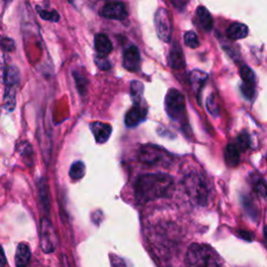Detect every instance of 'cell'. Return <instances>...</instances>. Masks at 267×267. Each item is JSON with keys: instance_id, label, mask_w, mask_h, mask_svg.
Returning <instances> with one entry per match:
<instances>
[{"instance_id": "1", "label": "cell", "mask_w": 267, "mask_h": 267, "mask_svg": "<svg viewBox=\"0 0 267 267\" xmlns=\"http://www.w3.org/2000/svg\"><path fill=\"white\" fill-rule=\"evenodd\" d=\"M174 180L165 174H149L140 176L134 186L135 199L140 205L159 199L171 197Z\"/></svg>"}, {"instance_id": "2", "label": "cell", "mask_w": 267, "mask_h": 267, "mask_svg": "<svg viewBox=\"0 0 267 267\" xmlns=\"http://www.w3.org/2000/svg\"><path fill=\"white\" fill-rule=\"evenodd\" d=\"M186 265L187 267H221V261L211 247L194 244L187 251Z\"/></svg>"}, {"instance_id": "3", "label": "cell", "mask_w": 267, "mask_h": 267, "mask_svg": "<svg viewBox=\"0 0 267 267\" xmlns=\"http://www.w3.org/2000/svg\"><path fill=\"white\" fill-rule=\"evenodd\" d=\"M139 161L149 166H168L173 161L172 155L155 144L142 145L138 153Z\"/></svg>"}, {"instance_id": "4", "label": "cell", "mask_w": 267, "mask_h": 267, "mask_svg": "<svg viewBox=\"0 0 267 267\" xmlns=\"http://www.w3.org/2000/svg\"><path fill=\"white\" fill-rule=\"evenodd\" d=\"M184 187L188 197L197 205L205 206L208 203V186L200 175L194 173L187 175L184 179Z\"/></svg>"}, {"instance_id": "5", "label": "cell", "mask_w": 267, "mask_h": 267, "mask_svg": "<svg viewBox=\"0 0 267 267\" xmlns=\"http://www.w3.org/2000/svg\"><path fill=\"white\" fill-rule=\"evenodd\" d=\"M165 108L168 116L174 121L185 125L187 121L186 102L184 95L177 89H171L165 97Z\"/></svg>"}, {"instance_id": "6", "label": "cell", "mask_w": 267, "mask_h": 267, "mask_svg": "<svg viewBox=\"0 0 267 267\" xmlns=\"http://www.w3.org/2000/svg\"><path fill=\"white\" fill-rule=\"evenodd\" d=\"M155 28L158 37L165 43H168L172 39L173 27L169 13L166 9L160 8L155 14Z\"/></svg>"}, {"instance_id": "7", "label": "cell", "mask_w": 267, "mask_h": 267, "mask_svg": "<svg viewBox=\"0 0 267 267\" xmlns=\"http://www.w3.org/2000/svg\"><path fill=\"white\" fill-rule=\"evenodd\" d=\"M56 233L52 223L43 218L40 227V245L44 253L51 254L56 250Z\"/></svg>"}, {"instance_id": "8", "label": "cell", "mask_w": 267, "mask_h": 267, "mask_svg": "<svg viewBox=\"0 0 267 267\" xmlns=\"http://www.w3.org/2000/svg\"><path fill=\"white\" fill-rule=\"evenodd\" d=\"M239 74L242 79V82H244V84L241 86L242 94H244L248 100L252 101L255 97V91H256L255 74L247 65H242L239 68Z\"/></svg>"}, {"instance_id": "9", "label": "cell", "mask_w": 267, "mask_h": 267, "mask_svg": "<svg viewBox=\"0 0 267 267\" xmlns=\"http://www.w3.org/2000/svg\"><path fill=\"white\" fill-rule=\"evenodd\" d=\"M101 16L112 20H125L128 17V11L123 3H107L101 10Z\"/></svg>"}, {"instance_id": "10", "label": "cell", "mask_w": 267, "mask_h": 267, "mask_svg": "<svg viewBox=\"0 0 267 267\" xmlns=\"http://www.w3.org/2000/svg\"><path fill=\"white\" fill-rule=\"evenodd\" d=\"M140 62L141 59H140L139 50L135 45L130 46L124 54V60H123L124 67L129 71L135 72L139 70Z\"/></svg>"}, {"instance_id": "11", "label": "cell", "mask_w": 267, "mask_h": 267, "mask_svg": "<svg viewBox=\"0 0 267 267\" xmlns=\"http://www.w3.org/2000/svg\"><path fill=\"white\" fill-rule=\"evenodd\" d=\"M148 114V109L142 106H134L126 115L125 124L128 128H135L145 120Z\"/></svg>"}, {"instance_id": "12", "label": "cell", "mask_w": 267, "mask_h": 267, "mask_svg": "<svg viewBox=\"0 0 267 267\" xmlns=\"http://www.w3.org/2000/svg\"><path fill=\"white\" fill-rule=\"evenodd\" d=\"M90 129L94 136L95 141L100 144L106 143L112 134V127L108 124L100 123V121L92 123L90 125Z\"/></svg>"}, {"instance_id": "13", "label": "cell", "mask_w": 267, "mask_h": 267, "mask_svg": "<svg viewBox=\"0 0 267 267\" xmlns=\"http://www.w3.org/2000/svg\"><path fill=\"white\" fill-rule=\"evenodd\" d=\"M94 46L95 51L99 56L107 57L113 51V45L111 40L105 34H97L94 38Z\"/></svg>"}, {"instance_id": "14", "label": "cell", "mask_w": 267, "mask_h": 267, "mask_svg": "<svg viewBox=\"0 0 267 267\" xmlns=\"http://www.w3.org/2000/svg\"><path fill=\"white\" fill-rule=\"evenodd\" d=\"M208 80V75L204 71L201 70H193L191 71V74L189 76V81L191 84V88L194 91V93L197 94L198 99L200 100V93L205 85V83Z\"/></svg>"}, {"instance_id": "15", "label": "cell", "mask_w": 267, "mask_h": 267, "mask_svg": "<svg viewBox=\"0 0 267 267\" xmlns=\"http://www.w3.org/2000/svg\"><path fill=\"white\" fill-rule=\"evenodd\" d=\"M169 65L174 69H183L185 67V60L182 47L178 42H175L169 53Z\"/></svg>"}, {"instance_id": "16", "label": "cell", "mask_w": 267, "mask_h": 267, "mask_svg": "<svg viewBox=\"0 0 267 267\" xmlns=\"http://www.w3.org/2000/svg\"><path fill=\"white\" fill-rule=\"evenodd\" d=\"M31 260V249L27 244H19L16 251V267H27Z\"/></svg>"}, {"instance_id": "17", "label": "cell", "mask_w": 267, "mask_h": 267, "mask_svg": "<svg viewBox=\"0 0 267 267\" xmlns=\"http://www.w3.org/2000/svg\"><path fill=\"white\" fill-rule=\"evenodd\" d=\"M249 35V28L244 23H239L235 22L229 27L227 30V36L231 40H240V39H245Z\"/></svg>"}, {"instance_id": "18", "label": "cell", "mask_w": 267, "mask_h": 267, "mask_svg": "<svg viewBox=\"0 0 267 267\" xmlns=\"http://www.w3.org/2000/svg\"><path fill=\"white\" fill-rule=\"evenodd\" d=\"M197 17L199 19L200 26L202 29L206 32H209L212 30L213 27V18L209 11L205 7H199L197 10Z\"/></svg>"}, {"instance_id": "19", "label": "cell", "mask_w": 267, "mask_h": 267, "mask_svg": "<svg viewBox=\"0 0 267 267\" xmlns=\"http://www.w3.org/2000/svg\"><path fill=\"white\" fill-rule=\"evenodd\" d=\"M225 161L226 164L233 168L236 167L240 162V153L235 144H229L225 150Z\"/></svg>"}, {"instance_id": "20", "label": "cell", "mask_w": 267, "mask_h": 267, "mask_svg": "<svg viewBox=\"0 0 267 267\" xmlns=\"http://www.w3.org/2000/svg\"><path fill=\"white\" fill-rule=\"evenodd\" d=\"M20 82V76L19 71L16 67L11 66L6 70L5 75V83H6V88H17L18 84Z\"/></svg>"}, {"instance_id": "21", "label": "cell", "mask_w": 267, "mask_h": 267, "mask_svg": "<svg viewBox=\"0 0 267 267\" xmlns=\"http://www.w3.org/2000/svg\"><path fill=\"white\" fill-rule=\"evenodd\" d=\"M144 87L141 82L133 81L131 84V96L134 102V106H142Z\"/></svg>"}, {"instance_id": "22", "label": "cell", "mask_w": 267, "mask_h": 267, "mask_svg": "<svg viewBox=\"0 0 267 267\" xmlns=\"http://www.w3.org/2000/svg\"><path fill=\"white\" fill-rule=\"evenodd\" d=\"M85 174H86V166L82 161H77L71 165L69 176L72 180L75 181L81 180L84 178Z\"/></svg>"}, {"instance_id": "23", "label": "cell", "mask_w": 267, "mask_h": 267, "mask_svg": "<svg viewBox=\"0 0 267 267\" xmlns=\"http://www.w3.org/2000/svg\"><path fill=\"white\" fill-rule=\"evenodd\" d=\"M38 189H39V192H40V200H41L44 208L46 210H48V209H50V198H48L50 193H48L47 185H46V183L43 179L40 180V182L38 184Z\"/></svg>"}, {"instance_id": "24", "label": "cell", "mask_w": 267, "mask_h": 267, "mask_svg": "<svg viewBox=\"0 0 267 267\" xmlns=\"http://www.w3.org/2000/svg\"><path fill=\"white\" fill-rule=\"evenodd\" d=\"M235 145L239 152H246L251 147V137L246 133L240 134L236 140Z\"/></svg>"}, {"instance_id": "25", "label": "cell", "mask_w": 267, "mask_h": 267, "mask_svg": "<svg viewBox=\"0 0 267 267\" xmlns=\"http://www.w3.org/2000/svg\"><path fill=\"white\" fill-rule=\"evenodd\" d=\"M37 12L40 15V17L44 20L51 21V22H58L60 20V15L57 11H48V10H42L40 7H37Z\"/></svg>"}, {"instance_id": "26", "label": "cell", "mask_w": 267, "mask_h": 267, "mask_svg": "<svg viewBox=\"0 0 267 267\" xmlns=\"http://www.w3.org/2000/svg\"><path fill=\"white\" fill-rule=\"evenodd\" d=\"M206 106H207L208 112H209L212 116L217 117L218 115H220V109H218V105H217V102H216V99H215V95H214V94H211L210 96H208Z\"/></svg>"}, {"instance_id": "27", "label": "cell", "mask_w": 267, "mask_h": 267, "mask_svg": "<svg viewBox=\"0 0 267 267\" xmlns=\"http://www.w3.org/2000/svg\"><path fill=\"white\" fill-rule=\"evenodd\" d=\"M184 41L186 46H188L189 48H198L200 46V41L199 38L197 36V34L194 32H187L184 35Z\"/></svg>"}, {"instance_id": "28", "label": "cell", "mask_w": 267, "mask_h": 267, "mask_svg": "<svg viewBox=\"0 0 267 267\" xmlns=\"http://www.w3.org/2000/svg\"><path fill=\"white\" fill-rule=\"evenodd\" d=\"M20 155L24 158H27V159H31L33 160V148H32V145L27 143V142H22L20 143V150H18Z\"/></svg>"}, {"instance_id": "29", "label": "cell", "mask_w": 267, "mask_h": 267, "mask_svg": "<svg viewBox=\"0 0 267 267\" xmlns=\"http://www.w3.org/2000/svg\"><path fill=\"white\" fill-rule=\"evenodd\" d=\"M0 46H2L3 51L8 52V53L14 52L15 48H16L15 41L12 40V39H10V38H4V39L2 40V42H0Z\"/></svg>"}, {"instance_id": "30", "label": "cell", "mask_w": 267, "mask_h": 267, "mask_svg": "<svg viewBox=\"0 0 267 267\" xmlns=\"http://www.w3.org/2000/svg\"><path fill=\"white\" fill-rule=\"evenodd\" d=\"M255 190L260 197L262 198L267 197V184L264 180L260 179L259 181H257V183L255 184Z\"/></svg>"}, {"instance_id": "31", "label": "cell", "mask_w": 267, "mask_h": 267, "mask_svg": "<svg viewBox=\"0 0 267 267\" xmlns=\"http://www.w3.org/2000/svg\"><path fill=\"white\" fill-rule=\"evenodd\" d=\"M96 65L99 66L100 69L102 70H109L111 68V63L107 59V57H102V56H97L95 59Z\"/></svg>"}, {"instance_id": "32", "label": "cell", "mask_w": 267, "mask_h": 267, "mask_svg": "<svg viewBox=\"0 0 267 267\" xmlns=\"http://www.w3.org/2000/svg\"><path fill=\"white\" fill-rule=\"evenodd\" d=\"M111 265L112 267H128L126 262L116 255H111Z\"/></svg>"}, {"instance_id": "33", "label": "cell", "mask_w": 267, "mask_h": 267, "mask_svg": "<svg viewBox=\"0 0 267 267\" xmlns=\"http://www.w3.org/2000/svg\"><path fill=\"white\" fill-rule=\"evenodd\" d=\"M7 264V258L3 251V248L0 247V267H5Z\"/></svg>"}, {"instance_id": "34", "label": "cell", "mask_w": 267, "mask_h": 267, "mask_svg": "<svg viewBox=\"0 0 267 267\" xmlns=\"http://www.w3.org/2000/svg\"><path fill=\"white\" fill-rule=\"evenodd\" d=\"M264 233H265V237H266V240H267V228H265V230H264Z\"/></svg>"}, {"instance_id": "35", "label": "cell", "mask_w": 267, "mask_h": 267, "mask_svg": "<svg viewBox=\"0 0 267 267\" xmlns=\"http://www.w3.org/2000/svg\"><path fill=\"white\" fill-rule=\"evenodd\" d=\"M266 157H267V155H266Z\"/></svg>"}]
</instances>
